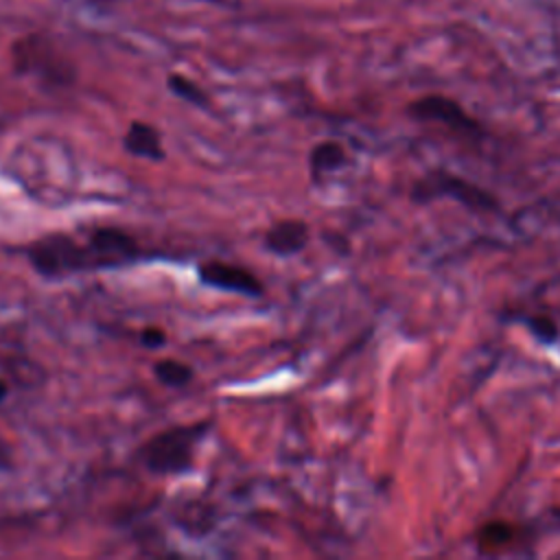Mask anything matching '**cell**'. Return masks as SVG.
Segmentation results:
<instances>
[{
  "instance_id": "52a82bcc",
  "label": "cell",
  "mask_w": 560,
  "mask_h": 560,
  "mask_svg": "<svg viewBox=\"0 0 560 560\" xmlns=\"http://www.w3.org/2000/svg\"><path fill=\"white\" fill-rule=\"evenodd\" d=\"M85 247L92 260V269L116 267L138 256L136 238L120 228H96L90 234Z\"/></svg>"
},
{
  "instance_id": "2e32d148",
  "label": "cell",
  "mask_w": 560,
  "mask_h": 560,
  "mask_svg": "<svg viewBox=\"0 0 560 560\" xmlns=\"http://www.w3.org/2000/svg\"><path fill=\"white\" fill-rule=\"evenodd\" d=\"M7 394H9V385H7V383L0 378V400H2Z\"/></svg>"
},
{
  "instance_id": "6da1fadb",
  "label": "cell",
  "mask_w": 560,
  "mask_h": 560,
  "mask_svg": "<svg viewBox=\"0 0 560 560\" xmlns=\"http://www.w3.org/2000/svg\"><path fill=\"white\" fill-rule=\"evenodd\" d=\"M409 199L420 206L435 199H451L477 214H494L501 210V201L492 190L442 166L431 168L422 177L413 179L409 188Z\"/></svg>"
},
{
  "instance_id": "ba28073f",
  "label": "cell",
  "mask_w": 560,
  "mask_h": 560,
  "mask_svg": "<svg viewBox=\"0 0 560 560\" xmlns=\"http://www.w3.org/2000/svg\"><path fill=\"white\" fill-rule=\"evenodd\" d=\"M199 278L203 284L223 289V291H236L243 295H260L262 282L256 273L241 265H230L225 260H208L199 267Z\"/></svg>"
},
{
  "instance_id": "8fae6325",
  "label": "cell",
  "mask_w": 560,
  "mask_h": 560,
  "mask_svg": "<svg viewBox=\"0 0 560 560\" xmlns=\"http://www.w3.org/2000/svg\"><path fill=\"white\" fill-rule=\"evenodd\" d=\"M125 149L133 155L149 158V160H162L164 149H162V138L160 131L142 120H133L125 133Z\"/></svg>"
},
{
  "instance_id": "8992f818",
  "label": "cell",
  "mask_w": 560,
  "mask_h": 560,
  "mask_svg": "<svg viewBox=\"0 0 560 560\" xmlns=\"http://www.w3.org/2000/svg\"><path fill=\"white\" fill-rule=\"evenodd\" d=\"M472 540L481 556H497L514 551L516 547L525 549V545L534 542V534L525 523H516L510 518H490L475 529Z\"/></svg>"
},
{
  "instance_id": "7c38bea8",
  "label": "cell",
  "mask_w": 560,
  "mask_h": 560,
  "mask_svg": "<svg viewBox=\"0 0 560 560\" xmlns=\"http://www.w3.org/2000/svg\"><path fill=\"white\" fill-rule=\"evenodd\" d=\"M153 372H155V378L162 385H168V387H182L192 378V368L188 363L177 361V359H168V357L155 361Z\"/></svg>"
},
{
  "instance_id": "4fadbf2b",
  "label": "cell",
  "mask_w": 560,
  "mask_h": 560,
  "mask_svg": "<svg viewBox=\"0 0 560 560\" xmlns=\"http://www.w3.org/2000/svg\"><path fill=\"white\" fill-rule=\"evenodd\" d=\"M523 326L534 335L542 346H553L560 339V324L547 313H532L523 317Z\"/></svg>"
},
{
  "instance_id": "277c9868",
  "label": "cell",
  "mask_w": 560,
  "mask_h": 560,
  "mask_svg": "<svg viewBox=\"0 0 560 560\" xmlns=\"http://www.w3.org/2000/svg\"><path fill=\"white\" fill-rule=\"evenodd\" d=\"M28 260L46 278H59L74 271L92 269L85 243H77L68 234H48L28 247Z\"/></svg>"
},
{
  "instance_id": "7a4b0ae2",
  "label": "cell",
  "mask_w": 560,
  "mask_h": 560,
  "mask_svg": "<svg viewBox=\"0 0 560 560\" xmlns=\"http://www.w3.org/2000/svg\"><path fill=\"white\" fill-rule=\"evenodd\" d=\"M210 422L177 424L155 433L140 448L142 464L158 475H177L186 472L192 466L195 448L208 431Z\"/></svg>"
},
{
  "instance_id": "3957f363",
  "label": "cell",
  "mask_w": 560,
  "mask_h": 560,
  "mask_svg": "<svg viewBox=\"0 0 560 560\" xmlns=\"http://www.w3.org/2000/svg\"><path fill=\"white\" fill-rule=\"evenodd\" d=\"M405 112L416 122L438 125L448 133L475 144L488 138L486 125L477 116H472L457 98H451L446 94H422L409 101Z\"/></svg>"
},
{
  "instance_id": "5b68a950",
  "label": "cell",
  "mask_w": 560,
  "mask_h": 560,
  "mask_svg": "<svg viewBox=\"0 0 560 560\" xmlns=\"http://www.w3.org/2000/svg\"><path fill=\"white\" fill-rule=\"evenodd\" d=\"M13 63L20 72H35L52 83H70L74 68L70 61L42 35H28L13 44Z\"/></svg>"
},
{
  "instance_id": "9a60e30c",
  "label": "cell",
  "mask_w": 560,
  "mask_h": 560,
  "mask_svg": "<svg viewBox=\"0 0 560 560\" xmlns=\"http://www.w3.org/2000/svg\"><path fill=\"white\" fill-rule=\"evenodd\" d=\"M140 339H142L144 346L158 348V346H162V343L166 341V332L160 330V328H144L142 335H140Z\"/></svg>"
},
{
  "instance_id": "5bb4252c",
  "label": "cell",
  "mask_w": 560,
  "mask_h": 560,
  "mask_svg": "<svg viewBox=\"0 0 560 560\" xmlns=\"http://www.w3.org/2000/svg\"><path fill=\"white\" fill-rule=\"evenodd\" d=\"M168 88H171L177 96H182L184 101H188V103H192V105H208L206 92H203L195 81H190L188 77L171 74V77H168Z\"/></svg>"
},
{
  "instance_id": "e0dca14e",
  "label": "cell",
  "mask_w": 560,
  "mask_h": 560,
  "mask_svg": "<svg viewBox=\"0 0 560 560\" xmlns=\"http://www.w3.org/2000/svg\"><path fill=\"white\" fill-rule=\"evenodd\" d=\"M212 2H223L225 4V2H234V0H212Z\"/></svg>"
},
{
  "instance_id": "ac0fdd59",
  "label": "cell",
  "mask_w": 560,
  "mask_h": 560,
  "mask_svg": "<svg viewBox=\"0 0 560 560\" xmlns=\"http://www.w3.org/2000/svg\"><path fill=\"white\" fill-rule=\"evenodd\" d=\"M556 514H558V516H560V510H556Z\"/></svg>"
},
{
  "instance_id": "9c48e42d",
  "label": "cell",
  "mask_w": 560,
  "mask_h": 560,
  "mask_svg": "<svg viewBox=\"0 0 560 560\" xmlns=\"http://www.w3.org/2000/svg\"><path fill=\"white\" fill-rule=\"evenodd\" d=\"M308 234V223L300 219H282L267 230L265 245L278 256H291L306 247Z\"/></svg>"
},
{
  "instance_id": "30bf717a",
  "label": "cell",
  "mask_w": 560,
  "mask_h": 560,
  "mask_svg": "<svg viewBox=\"0 0 560 560\" xmlns=\"http://www.w3.org/2000/svg\"><path fill=\"white\" fill-rule=\"evenodd\" d=\"M348 151L337 140H324L317 142L308 153V173L315 182L326 177L328 173H335L348 164Z\"/></svg>"
}]
</instances>
